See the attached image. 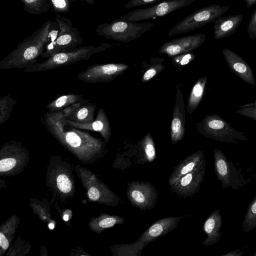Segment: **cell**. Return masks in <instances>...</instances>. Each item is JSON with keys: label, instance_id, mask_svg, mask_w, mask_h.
Instances as JSON below:
<instances>
[{"label": "cell", "instance_id": "2e32d148", "mask_svg": "<svg viewBox=\"0 0 256 256\" xmlns=\"http://www.w3.org/2000/svg\"><path fill=\"white\" fill-rule=\"evenodd\" d=\"M222 54L232 72L239 76L244 82L256 86V80L252 70L242 57L228 48L223 49Z\"/></svg>", "mask_w": 256, "mask_h": 256}, {"label": "cell", "instance_id": "8992f818", "mask_svg": "<svg viewBox=\"0 0 256 256\" xmlns=\"http://www.w3.org/2000/svg\"><path fill=\"white\" fill-rule=\"evenodd\" d=\"M154 26L150 22L138 23L117 18L110 23L100 24L95 32L98 36L108 39L127 42L138 38Z\"/></svg>", "mask_w": 256, "mask_h": 256}, {"label": "cell", "instance_id": "7c38bea8", "mask_svg": "<svg viewBox=\"0 0 256 256\" xmlns=\"http://www.w3.org/2000/svg\"><path fill=\"white\" fill-rule=\"evenodd\" d=\"M128 68L123 64H95L77 76L78 80L86 83L108 82L122 74Z\"/></svg>", "mask_w": 256, "mask_h": 256}, {"label": "cell", "instance_id": "60d3db41", "mask_svg": "<svg viewBox=\"0 0 256 256\" xmlns=\"http://www.w3.org/2000/svg\"><path fill=\"white\" fill-rule=\"evenodd\" d=\"M64 219L66 221H68V214H64Z\"/></svg>", "mask_w": 256, "mask_h": 256}, {"label": "cell", "instance_id": "1f68e13d", "mask_svg": "<svg viewBox=\"0 0 256 256\" xmlns=\"http://www.w3.org/2000/svg\"><path fill=\"white\" fill-rule=\"evenodd\" d=\"M58 188L63 192L67 193L72 189V183L68 177L64 174L58 176L56 180Z\"/></svg>", "mask_w": 256, "mask_h": 256}, {"label": "cell", "instance_id": "b9f144b4", "mask_svg": "<svg viewBox=\"0 0 256 256\" xmlns=\"http://www.w3.org/2000/svg\"><path fill=\"white\" fill-rule=\"evenodd\" d=\"M48 227L50 230H52L54 228V224H50Z\"/></svg>", "mask_w": 256, "mask_h": 256}, {"label": "cell", "instance_id": "ee69618b", "mask_svg": "<svg viewBox=\"0 0 256 256\" xmlns=\"http://www.w3.org/2000/svg\"><path fill=\"white\" fill-rule=\"evenodd\" d=\"M254 256H256V251L254 252Z\"/></svg>", "mask_w": 256, "mask_h": 256}, {"label": "cell", "instance_id": "f35d334b", "mask_svg": "<svg viewBox=\"0 0 256 256\" xmlns=\"http://www.w3.org/2000/svg\"><path fill=\"white\" fill-rule=\"evenodd\" d=\"M247 8H250L254 4L256 3V0H245Z\"/></svg>", "mask_w": 256, "mask_h": 256}, {"label": "cell", "instance_id": "5bb4252c", "mask_svg": "<svg viewBox=\"0 0 256 256\" xmlns=\"http://www.w3.org/2000/svg\"><path fill=\"white\" fill-rule=\"evenodd\" d=\"M205 39L206 35L202 34L173 39L164 43L159 48L158 52L168 56L190 52L200 47Z\"/></svg>", "mask_w": 256, "mask_h": 256}, {"label": "cell", "instance_id": "277c9868", "mask_svg": "<svg viewBox=\"0 0 256 256\" xmlns=\"http://www.w3.org/2000/svg\"><path fill=\"white\" fill-rule=\"evenodd\" d=\"M182 216H170L159 220L152 224L135 242L124 244L115 248L118 256H140L144 247L151 242L174 230Z\"/></svg>", "mask_w": 256, "mask_h": 256}, {"label": "cell", "instance_id": "44dd1931", "mask_svg": "<svg viewBox=\"0 0 256 256\" xmlns=\"http://www.w3.org/2000/svg\"><path fill=\"white\" fill-rule=\"evenodd\" d=\"M96 108V105L90 103L87 100L74 109L66 118L78 123H90L94 120Z\"/></svg>", "mask_w": 256, "mask_h": 256}, {"label": "cell", "instance_id": "4dcf8cb0", "mask_svg": "<svg viewBox=\"0 0 256 256\" xmlns=\"http://www.w3.org/2000/svg\"><path fill=\"white\" fill-rule=\"evenodd\" d=\"M164 68V66L162 64L153 66L144 72L142 78V81L144 82L148 81L160 73Z\"/></svg>", "mask_w": 256, "mask_h": 256}, {"label": "cell", "instance_id": "ab89813d", "mask_svg": "<svg viewBox=\"0 0 256 256\" xmlns=\"http://www.w3.org/2000/svg\"><path fill=\"white\" fill-rule=\"evenodd\" d=\"M83 2H86L89 5H93L94 4V0H80Z\"/></svg>", "mask_w": 256, "mask_h": 256}, {"label": "cell", "instance_id": "d590c367", "mask_svg": "<svg viewBox=\"0 0 256 256\" xmlns=\"http://www.w3.org/2000/svg\"><path fill=\"white\" fill-rule=\"evenodd\" d=\"M88 196L92 200H96L99 199L100 192L97 188L92 187L88 191Z\"/></svg>", "mask_w": 256, "mask_h": 256}, {"label": "cell", "instance_id": "74e56055", "mask_svg": "<svg viewBox=\"0 0 256 256\" xmlns=\"http://www.w3.org/2000/svg\"><path fill=\"white\" fill-rule=\"evenodd\" d=\"M244 251L242 249H236L230 251L222 256H242Z\"/></svg>", "mask_w": 256, "mask_h": 256}, {"label": "cell", "instance_id": "8fae6325", "mask_svg": "<svg viewBox=\"0 0 256 256\" xmlns=\"http://www.w3.org/2000/svg\"><path fill=\"white\" fill-rule=\"evenodd\" d=\"M126 195L134 206L142 210L153 208L158 198V192L151 183L138 180L128 182Z\"/></svg>", "mask_w": 256, "mask_h": 256}, {"label": "cell", "instance_id": "603a6c76", "mask_svg": "<svg viewBox=\"0 0 256 256\" xmlns=\"http://www.w3.org/2000/svg\"><path fill=\"white\" fill-rule=\"evenodd\" d=\"M207 77L200 78L194 86L190 94L187 104V110L191 114L198 108L204 94Z\"/></svg>", "mask_w": 256, "mask_h": 256}, {"label": "cell", "instance_id": "d6a6232c", "mask_svg": "<svg viewBox=\"0 0 256 256\" xmlns=\"http://www.w3.org/2000/svg\"><path fill=\"white\" fill-rule=\"evenodd\" d=\"M247 32L251 40L256 38V8L252 14L248 24Z\"/></svg>", "mask_w": 256, "mask_h": 256}, {"label": "cell", "instance_id": "9c48e42d", "mask_svg": "<svg viewBox=\"0 0 256 256\" xmlns=\"http://www.w3.org/2000/svg\"><path fill=\"white\" fill-rule=\"evenodd\" d=\"M214 157V172L223 188L231 187L238 190L252 180L245 178L242 169L236 168L232 162H229L221 150L215 148Z\"/></svg>", "mask_w": 256, "mask_h": 256}, {"label": "cell", "instance_id": "cb8c5ba5", "mask_svg": "<svg viewBox=\"0 0 256 256\" xmlns=\"http://www.w3.org/2000/svg\"><path fill=\"white\" fill-rule=\"evenodd\" d=\"M24 10L28 14L39 15L48 12L51 7L50 0H20Z\"/></svg>", "mask_w": 256, "mask_h": 256}, {"label": "cell", "instance_id": "7bdbcfd3", "mask_svg": "<svg viewBox=\"0 0 256 256\" xmlns=\"http://www.w3.org/2000/svg\"><path fill=\"white\" fill-rule=\"evenodd\" d=\"M254 106H256V102H255L254 103L252 104Z\"/></svg>", "mask_w": 256, "mask_h": 256}, {"label": "cell", "instance_id": "e575fe53", "mask_svg": "<svg viewBox=\"0 0 256 256\" xmlns=\"http://www.w3.org/2000/svg\"><path fill=\"white\" fill-rule=\"evenodd\" d=\"M161 0H130L124 6V8H132L140 6L152 4Z\"/></svg>", "mask_w": 256, "mask_h": 256}, {"label": "cell", "instance_id": "ba28073f", "mask_svg": "<svg viewBox=\"0 0 256 256\" xmlns=\"http://www.w3.org/2000/svg\"><path fill=\"white\" fill-rule=\"evenodd\" d=\"M230 6L212 4L194 12L174 26L168 32V36L186 33L200 28L222 16Z\"/></svg>", "mask_w": 256, "mask_h": 256}, {"label": "cell", "instance_id": "30bf717a", "mask_svg": "<svg viewBox=\"0 0 256 256\" xmlns=\"http://www.w3.org/2000/svg\"><path fill=\"white\" fill-rule=\"evenodd\" d=\"M196 0H167L150 7L140 8L121 16L120 20L130 22H138L162 17L188 6Z\"/></svg>", "mask_w": 256, "mask_h": 256}, {"label": "cell", "instance_id": "4316f807", "mask_svg": "<svg viewBox=\"0 0 256 256\" xmlns=\"http://www.w3.org/2000/svg\"><path fill=\"white\" fill-rule=\"evenodd\" d=\"M141 144L144 162H152L156 158V152L154 142L150 134L144 136Z\"/></svg>", "mask_w": 256, "mask_h": 256}, {"label": "cell", "instance_id": "836d02e7", "mask_svg": "<svg viewBox=\"0 0 256 256\" xmlns=\"http://www.w3.org/2000/svg\"><path fill=\"white\" fill-rule=\"evenodd\" d=\"M16 160L12 158L2 159L0 161V172H4L12 168L16 164Z\"/></svg>", "mask_w": 256, "mask_h": 256}, {"label": "cell", "instance_id": "7a4b0ae2", "mask_svg": "<svg viewBox=\"0 0 256 256\" xmlns=\"http://www.w3.org/2000/svg\"><path fill=\"white\" fill-rule=\"evenodd\" d=\"M53 22L50 20H47L32 35L20 42L0 62V69H25L36 63L44 50Z\"/></svg>", "mask_w": 256, "mask_h": 256}, {"label": "cell", "instance_id": "83f0119b", "mask_svg": "<svg viewBox=\"0 0 256 256\" xmlns=\"http://www.w3.org/2000/svg\"><path fill=\"white\" fill-rule=\"evenodd\" d=\"M76 0H50L51 8L56 14L66 13Z\"/></svg>", "mask_w": 256, "mask_h": 256}, {"label": "cell", "instance_id": "ac0fdd59", "mask_svg": "<svg viewBox=\"0 0 256 256\" xmlns=\"http://www.w3.org/2000/svg\"><path fill=\"white\" fill-rule=\"evenodd\" d=\"M244 16L242 14L220 16L213 22L214 38L220 40L229 37L236 32L240 25Z\"/></svg>", "mask_w": 256, "mask_h": 256}, {"label": "cell", "instance_id": "52a82bcc", "mask_svg": "<svg viewBox=\"0 0 256 256\" xmlns=\"http://www.w3.org/2000/svg\"><path fill=\"white\" fill-rule=\"evenodd\" d=\"M198 127L202 135L216 141L238 144L248 140L244 132L234 129L216 114L206 116Z\"/></svg>", "mask_w": 256, "mask_h": 256}, {"label": "cell", "instance_id": "6da1fadb", "mask_svg": "<svg viewBox=\"0 0 256 256\" xmlns=\"http://www.w3.org/2000/svg\"><path fill=\"white\" fill-rule=\"evenodd\" d=\"M80 103L72 105L58 112L45 113L43 118L44 124L52 136L72 149L100 150L103 144L100 140L87 132L72 126L66 122V117Z\"/></svg>", "mask_w": 256, "mask_h": 256}, {"label": "cell", "instance_id": "5b68a950", "mask_svg": "<svg viewBox=\"0 0 256 256\" xmlns=\"http://www.w3.org/2000/svg\"><path fill=\"white\" fill-rule=\"evenodd\" d=\"M106 48L105 44L98 46L92 45L80 46L56 54L42 62H36L32 65L24 69V72H45L74 64L80 60H88L92 56L104 50Z\"/></svg>", "mask_w": 256, "mask_h": 256}, {"label": "cell", "instance_id": "ffe728a7", "mask_svg": "<svg viewBox=\"0 0 256 256\" xmlns=\"http://www.w3.org/2000/svg\"><path fill=\"white\" fill-rule=\"evenodd\" d=\"M222 224L220 210L217 209L210 214L204 223L203 230L206 234V238L202 242L204 246H212L220 240Z\"/></svg>", "mask_w": 256, "mask_h": 256}, {"label": "cell", "instance_id": "f546056e", "mask_svg": "<svg viewBox=\"0 0 256 256\" xmlns=\"http://www.w3.org/2000/svg\"><path fill=\"white\" fill-rule=\"evenodd\" d=\"M236 113L249 118L256 122V106L252 104L242 106L236 112Z\"/></svg>", "mask_w": 256, "mask_h": 256}, {"label": "cell", "instance_id": "3957f363", "mask_svg": "<svg viewBox=\"0 0 256 256\" xmlns=\"http://www.w3.org/2000/svg\"><path fill=\"white\" fill-rule=\"evenodd\" d=\"M55 22L50 30V38L42 58H48L54 54L80 46L84 39L77 28L74 26L71 20L56 14Z\"/></svg>", "mask_w": 256, "mask_h": 256}, {"label": "cell", "instance_id": "484cf974", "mask_svg": "<svg viewBox=\"0 0 256 256\" xmlns=\"http://www.w3.org/2000/svg\"><path fill=\"white\" fill-rule=\"evenodd\" d=\"M17 101L10 95L0 98V124L6 122L10 118L13 108Z\"/></svg>", "mask_w": 256, "mask_h": 256}, {"label": "cell", "instance_id": "d4e9b609", "mask_svg": "<svg viewBox=\"0 0 256 256\" xmlns=\"http://www.w3.org/2000/svg\"><path fill=\"white\" fill-rule=\"evenodd\" d=\"M255 228H256V196L249 204L242 224V230L244 232H249Z\"/></svg>", "mask_w": 256, "mask_h": 256}, {"label": "cell", "instance_id": "7402d4cb", "mask_svg": "<svg viewBox=\"0 0 256 256\" xmlns=\"http://www.w3.org/2000/svg\"><path fill=\"white\" fill-rule=\"evenodd\" d=\"M82 96L74 94H66L60 96L48 104L46 108L50 112L60 111L64 108L76 104L86 101Z\"/></svg>", "mask_w": 256, "mask_h": 256}, {"label": "cell", "instance_id": "4fadbf2b", "mask_svg": "<svg viewBox=\"0 0 256 256\" xmlns=\"http://www.w3.org/2000/svg\"><path fill=\"white\" fill-rule=\"evenodd\" d=\"M206 172V160L192 172L186 174L171 186V190L184 198H191L199 190Z\"/></svg>", "mask_w": 256, "mask_h": 256}, {"label": "cell", "instance_id": "f1b7e54d", "mask_svg": "<svg viewBox=\"0 0 256 256\" xmlns=\"http://www.w3.org/2000/svg\"><path fill=\"white\" fill-rule=\"evenodd\" d=\"M195 55L192 52H188L174 56L172 61L174 64L180 66H184L192 60Z\"/></svg>", "mask_w": 256, "mask_h": 256}, {"label": "cell", "instance_id": "9a60e30c", "mask_svg": "<svg viewBox=\"0 0 256 256\" xmlns=\"http://www.w3.org/2000/svg\"><path fill=\"white\" fill-rule=\"evenodd\" d=\"M185 106L182 94L180 89L176 93V104L173 110L170 138L172 144L181 140L185 131Z\"/></svg>", "mask_w": 256, "mask_h": 256}, {"label": "cell", "instance_id": "8d00e7d4", "mask_svg": "<svg viewBox=\"0 0 256 256\" xmlns=\"http://www.w3.org/2000/svg\"><path fill=\"white\" fill-rule=\"evenodd\" d=\"M0 246L4 250H6L8 247V242L4 235L0 233Z\"/></svg>", "mask_w": 256, "mask_h": 256}, {"label": "cell", "instance_id": "d6986e66", "mask_svg": "<svg viewBox=\"0 0 256 256\" xmlns=\"http://www.w3.org/2000/svg\"><path fill=\"white\" fill-rule=\"evenodd\" d=\"M204 161L202 151L199 150L188 155L174 168L168 179L169 185H173L182 176L193 170Z\"/></svg>", "mask_w": 256, "mask_h": 256}, {"label": "cell", "instance_id": "e0dca14e", "mask_svg": "<svg viewBox=\"0 0 256 256\" xmlns=\"http://www.w3.org/2000/svg\"><path fill=\"white\" fill-rule=\"evenodd\" d=\"M66 120L68 124L76 128L99 132L106 142L109 141L111 135L110 126L106 112L102 108H98L96 118L90 123H78L66 118Z\"/></svg>", "mask_w": 256, "mask_h": 256}]
</instances>
